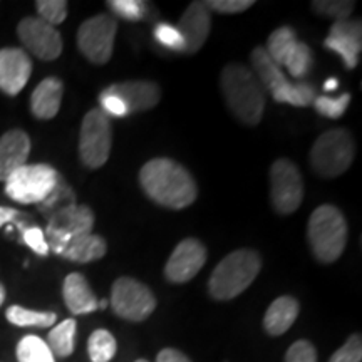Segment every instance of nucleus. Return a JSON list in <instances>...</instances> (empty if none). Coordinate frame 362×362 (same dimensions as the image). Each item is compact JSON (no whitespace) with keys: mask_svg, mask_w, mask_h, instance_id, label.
<instances>
[{"mask_svg":"<svg viewBox=\"0 0 362 362\" xmlns=\"http://www.w3.org/2000/svg\"><path fill=\"white\" fill-rule=\"evenodd\" d=\"M4 300H6V287L0 284V305L4 304Z\"/></svg>","mask_w":362,"mask_h":362,"instance_id":"c03bdc74","label":"nucleus"},{"mask_svg":"<svg viewBox=\"0 0 362 362\" xmlns=\"http://www.w3.org/2000/svg\"><path fill=\"white\" fill-rule=\"evenodd\" d=\"M30 155V138L25 131L11 129L0 138V181L27 165Z\"/></svg>","mask_w":362,"mask_h":362,"instance_id":"a211bd4d","label":"nucleus"},{"mask_svg":"<svg viewBox=\"0 0 362 362\" xmlns=\"http://www.w3.org/2000/svg\"><path fill=\"white\" fill-rule=\"evenodd\" d=\"M304 200V183L300 171L292 161L277 160L270 168V202L280 215L297 211Z\"/></svg>","mask_w":362,"mask_h":362,"instance_id":"1a4fd4ad","label":"nucleus"},{"mask_svg":"<svg viewBox=\"0 0 362 362\" xmlns=\"http://www.w3.org/2000/svg\"><path fill=\"white\" fill-rule=\"evenodd\" d=\"M35 7H37L39 19L52 27L62 24L67 17V2L64 0H39L35 2Z\"/></svg>","mask_w":362,"mask_h":362,"instance_id":"473e14b6","label":"nucleus"},{"mask_svg":"<svg viewBox=\"0 0 362 362\" xmlns=\"http://www.w3.org/2000/svg\"><path fill=\"white\" fill-rule=\"evenodd\" d=\"M94 226V214L86 205H67L51 215L47 225V245L61 255L67 243L79 235L90 233Z\"/></svg>","mask_w":362,"mask_h":362,"instance_id":"9d476101","label":"nucleus"},{"mask_svg":"<svg viewBox=\"0 0 362 362\" xmlns=\"http://www.w3.org/2000/svg\"><path fill=\"white\" fill-rule=\"evenodd\" d=\"M104 93L119 98L128 107L129 115L148 111L160 103L161 93L158 84L151 81H126V83L112 84L104 89Z\"/></svg>","mask_w":362,"mask_h":362,"instance_id":"f3484780","label":"nucleus"},{"mask_svg":"<svg viewBox=\"0 0 362 362\" xmlns=\"http://www.w3.org/2000/svg\"><path fill=\"white\" fill-rule=\"evenodd\" d=\"M339 88V81L336 78H330L324 83V89L327 90V93H332V90H336Z\"/></svg>","mask_w":362,"mask_h":362,"instance_id":"37998d69","label":"nucleus"},{"mask_svg":"<svg viewBox=\"0 0 362 362\" xmlns=\"http://www.w3.org/2000/svg\"><path fill=\"white\" fill-rule=\"evenodd\" d=\"M351 103V94L344 93L339 98H329V96H319L314 99V107L320 115L325 117H330V119H339V117L344 116L347 106Z\"/></svg>","mask_w":362,"mask_h":362,"instance_id":"7c9ffc66","label":"nucleus"},{"mask_svg":"<svg viewBox=\"0 0 362 362\" xmlns=\"http://www.w3.org/2000/svg\"><path fill=\"white\" fill-rule=\"evenodd\" d=\"M21 42L35 57L42 61H54L62 52V37L56 27L49 25L39 17H25L17 25Z\"/></svg>","mask_w":362,"mask_h":362,"instance_id":"f8f14e48","label":"nucleus"},{"mask_svg":"<svg viewBox=\"0 0 362 362\" xmlns=\"http://www.w3.org/2000/svg\"><path fill=\"white\" fill-rule=\"evenodd\" d=\"M111 123L101 110H90L84 116L79 134V156L90 170L101 168L111 153Z\"/></svg>","mask_w":362,"mask_h":362,"instance_id":"0eeeda50","label":"nucleus"},{"mask_svg":"<svg viewBox=\"0 0 362 362\" xmlns=\"http://www.w3.org/2000/svg\"><path fill=\"white\" fill-rule=\"evenodd\" d=\"M76 324L74 319H66L57 324L47 336V346L54 356L69 357L76 347Z\"/></svg>","mask_w":362,"mask_h":362,"instance_id":"b1692460","label":"nucleus"},{"mask_svg":"<svg viewBox=\"0 0 362 362\" xmlns=\"http://www.w3.org/2000/svg\"><path fill=\"white\" fill-rule=\"evenodd\" d=\"M62 296L72 315H86L98 310V298L90 291L88 280L81 274H69L62 285Z\"/></svg>","mask_w":362,"mask_h":362,"instance_id":"6ab92c4d","label":"nucleus"},{"mask_svg":"<svg viewBox=\"0 0 362 362\" xmlns=\"http://www.w3.org/2000/svg\"><path fill=\"white\" fill-rule=\"evenodd\" d=\"M117 344L110 330L98 329L88 341V354L93 362H110L116 356Z\"/></svg>","mask_w":362,"mask_h":362,"instance_id":"bb28decb","label":"nucleus"},{"mask_svg":"<svg viewBox=\"0 0 362 362\" xmlns=\"http://www.w3.org/2000/svg\"><path fill=\"white\" fill-rule=\"evenodd\" d=\"M356 144L347 129H330L319 136L310 149V166L322 178H336L354 161Z\"/></svg>","mask_w":362,"mask_h":362,"instance_id":"39448f33","label":"nucleus"},{"mask_svg":"<svg viewBox=\"0 0 362 362\" xmlns=\"http://www.w3.org/2000/svg\"><path fill=\"white\" fill-rule=\"evenodd\" d=\"M64 86L57 78H47L37 84L30 96V111L37 119H52L61 110Z\"/></svg>","mask_w":362,"mask_h":362,"instance_id":"aec40b11","label":"nucleus"},{"mask_svg":"<svg viewBox=\"0 0 362 362\" xmlns=\"http://www.w3.org/2000/svg\"><path fill=\"white\" fill-rule=\"evenodd\" d=\"M300 305L297 298L284 296L272 302L264 317V327L267 334L277 337L287 332L297 320Z\"/></svg>","mask_w":362,"mask_h":362,"instance_id":"412c9836","label":"nucleus"},{"mask_svg":"<svg viewBox=\"0 0 362 362\" xmlns=\"http://www.w3.org/2000/svg\"><path fill=\"white\" fill-rule=\"evenodd\" d=\"M307 237L315 259L322 264H334L347 243V223L341 210L334 205L315 208L309 218Z\"/></svg>","mask_w":362,"mask_h":362,"instance_id":"20e7f679","label":"nucleus"},{"mask_svg":"<svg viewBox=\"0 0 362 362\" xmlns=\"http://www.w3.org/2000/svg\"><path fill=\"white\" fill-rule=\"evenodd\" d=\"M17 361L19 362H56L47 342L37 336H25L17 344Z\"/></svg>","mask_w":362,"mask_h":362,"instance_id":"c85d7f7f","label":"nucleus"},{"mask_svg":"<svg viewBox=\"0 0 362 362\" xmlns=\"http://www.w3.org/2000/svg\"><path fill=\"white\" fill-rule=\"evenodd\" d=\"M99 101H101V107H103V112L106 116H115V117H124L128 116V107L124 106V103L121 101L119 98L112 96V94H107V93H101V96H99Z\"/></svg>","mask_w":362,"mask_h":362,"instance_id":"ea45409f","label":"nucleus"},{"mask_svg":"<svg viewBox=\"0 0 362 362\" xmlns=\"http://www.w3.org/2000/svg\"><path fill=\"white\" fill-rule=\"evenodd\" d=\"M297 42L298 40H297L296 30H293L292 27L284 25V27H279L277 30H274V33L270 34L265 51L272 57V61H274L275 64L282 67L285 64V61H287L288 54L292 52V49L296 47Z\"/></svg>","mask_w":362,"mask_h":362,"instance_id":"393cba45","label":"nucleus"},{"mask_svg":"<svg viewBox=\"0 0 362 362\" xmlns=\"http://www.w3.org/2000/svg\"><path fill=\"white\" fill-rule=\"evenodd\" d=\"M139 183L144 193L158 205L183 210L197 200L198 188L185 166L168 158H155L139 171Z\"/></svg>","mask_w":362,"mask_h":362,"instance_id":"f257e3e1","label":"nucleus"},{"mask_svg":"<svg viewBox=\"0 0 362 362\" xmlns=\"http://www.w3.org/2000/svg\"><path fill=\"white\" fill-rule=\"evenodd\" d=\"M106 240L99 235L86 233L72 238L61 255L74 264H89V262L103 259L106 255Z\"/></svg>","mask_w":362,"mask_h":362,"instance_id":"4be33fe9","label":"nucleus"},{"mask_svg":"<svg viewBox=\"0 0 362 362\" xmlns=\"http://www.w3.org/2000/svg\"><path fill=\"white\" fill-rule=\"evenodd\" d=\"M260 269L262 259L255 250L240 248L232 252L215 267L208 282L210 296L220 302L232 300L250 287Z\"/></svg>","mask_w":362,"mask_h":362,"instance_id":"7ed1b4c3","label":"nucleus"},{"mask_svg":"<svg viewBox=\"0 0 362 362\" xmlns=\"http://www.w3.org/2000/svg\"><path fill=\"white\" fill-rule=\"evenodd\" d=\"M252 66L257 72V79H259L262 88H264V90H269L270 94L277 93L279 89H282L284 86L291 83V81L285 78L282 67L272 61V57L267 54L265 47H262V45L253 49Z\"/></svg>","mask_w":362,"mask_h":362,"instance_id":"5701e85b","label":"nucleus"},{"mask_svg":"<svg viewBox=\"0 0 362 362\" xmlns=\"http://www.w3.org/2000/svg\"><path fill=\"white\" fill-rule=\"evenodd\" d=\"M324 47L339 54L347 69H356L362 49L361 21L334 22L329 35L324 40Z\"/></svg>","mask_w":362,"mask_h":362,"instance_id":"4468645a","label":"nucleus"},{"mask_svg":"<svg viewBox=\"0 0 362 362\" xmlns=\"http://www.w3.org/2000/svg\"><path fill=\"white\" fill-rule=\"evenodd\" d=\"M312 8L314 12L322 17H330V19L337 21H347L354 11V2H346V0H317L312 2Z\"/></svg>","mask_w":362,"mask_h":362,"instance_id":"2f4dec72","label":"nucleus"},{"mask_svg":"<svg viewBox=\"0 0 362 362\" xmlns=\"http://www.w3.org/2000/svg\"><path fill=\"white\" fill-rule=\"evenodd\" d=\"M156 362H192L183 352L176 349H163L156 357Z\"/></svg>","mask_w":362,"mask_h":362,"instance_id":"a19ab883","label":"nucleus"},{"mask_svg":"<svg viewBox=\"0 0 362 362\" xmlns=\"http://www.w3.org/2000/svg\"><path fill=\"white\" fill-rule=\"evenodd\" d=\"M206 262V248L197 238H185L180 242L166 262L165 277L171 284L189 282L203 269Z\"/></svg>","mask_w":362,"mask_h":362,"instance_id":"ddd939ff","label":"nucleus"},{"mask_svg":"<svg viewBox=\"0 0 362 362\" xmlns=\"http://www.w3.org/2000/svg\"><path fill=\"white\" fill-rule=\"evenodd\" d=\"M155 39L163 45V47L170 49V51L183 52V37H181L178 29H176L175 25L168 24V22H160V24L155 27Z\"/></svg>","mask_w":362,"mask_h":362,"instance_id":"c9c22d12","label":"nucleus"},{"mask_svg":"<svg viewBox=\"0 0 362 362\" xmlns=\"http://www.w3.org/2000/svg\"><path fill=\"white\" fill-rule=\"evenodd\" d=\"M314 64V56H312V49L305 42H297L292 52L288 54L287 61H285L284 67H287L288 74L293 79H302L309 74Z\"/></svg>","mask_w":362,"mask_h":362,"instance_id":"c756f323","label":"nucleus"},{"mask_svg":"<svg viewBox=\"0 0 362 362\" xmlns=\"http://www.w3.org/2000/svg\"><path fill=\"white\" fill-rule=\"evenodd\" d=\"M329 362H362V339L361 334H352L342 347L334 352Z\"/></svg>","mask_w":362,"mask_h":362,"instance_id":"f704fd0d","label":"nucleus"},{"mask_svg":"<svg viewBox=\"0 0 362 362\" xmlns=\"http://www.w3.org/2000/svg\"><path fill=\"white\" fill-rule=\"evenodd\" d=\"M136 362H148V361L146 359H138Z\"/></svg>","mask_w":362,"mask_h":362,"instance_id":"a18cd8bd","label":"nucleus"},{"mask_svg":"<svg viewBox=\"0 0 362 362\" xmlns=\"http://www.w3.org/2000/svg\"><path fill=\"white\" fill-rule=\"evenodd\" d=\"M22 238H24L25 245L30 248L34 253L40 257H45L49 253L47 240H45V233L39 226H29V228L22 230Z\"/></svg>","mask_w":362,"mask_h":362,"instance_id":"4c0bfd02","label":"nucleus"},{"mask_svg":"<svg viewBox=\"0 0 362 362\" xmlns=\"http://www.w3.org/2000/svg\"><path fill=\"white\" fill-rule=\"evenodd\" d=\"M272 98L277 103L291 104L296 107L310 106L315 99V90L309 83H288L279 89L277 93L272 94Z\"/></svg>","mask_w":362,"mask_h":362,"instance_id":"cd10ccee","label":"nucleus"},{"mask_svg":"<svg viewBox=\"0 0 362 362\" xmlns=\"http://www.w3.org/2000/svg\"><path fill=\"white\" fill-rule=\"evenodd\" d=\"M111 307L121 319L141 322L155 312L156 298L146 285L136 279L119 277L112 284Z\"/></svg>","mask_w":362,"mask_h":362,"instance_id":"6e6552de","label":"nucleus"},{"mask_svg":"<svg viewBox=\"0 0 362 362\" xmlns=\"http://www.w3.org/2000/svg\"><path fill=\"white\" fill-rule=\"evenodd\" d=\"M33 74V61L24 49H0V90L8 96H17Z\"/></svg>","mask_w":362,"mask_h":362,"instance_id":"2eb2a0df","label":"nucleus"},{"mask_svg":"<svg viewBox=\"0 0 362 362\" xmlns=\"http://www.w3.org/2000/svg\"><path fill=\"white\" fill-rule=\"evenodd\" d=\"M61 176L49 165H24L6 180V193L11 200L33 205L42 203L56 189Z\"/></svg>","mask_w":362,"mask_h":362,"instance_id":"423d86ee","label":"nucleus"},{"mask_svg":"<svg viewBox=\"0 0 362 362\" xmlns=\"http://www.w3.org/2000/svg\"><path fill=\"white\" fill-rule=\"evenodd\" d=\"M211 17L205 2H192L180 17L178 33L183 37V52L197 54L206 42L208 34H210Z\"/></svg>","mask_w":362,"mask_h":362,"instance_id":"dca6fc26","label":"nucleus"},{"mask_svg":"<svg viewBox=\"0 0 362 362\" xmlns=\"http://www.w3.org/2000/svg\"><path fill=\"white\" fill-rule=\"evenodd\" d=\"M208 11L220 13H240L253 6L252 0H208L205 2Z\"/></svg>","mask_w":362,"mask_h":362,"instance_id":"58836bf2","label":"nucleus"},{"mask_svg":"<svg viewBox=\"0 0 362 362\" xmlns=\"http://www.w3.org/2000/svg\"><path fill=\"white\" fill-rule=\"evenodd\" d=\"M19 216L21 214L17 210H13V208L0 206V226L12 223V221H16Z\"/></svg>","mask_w":362,"mask_h":362,"instance_id":"79ce46f5","label":"nucleus"},{"mask_svg":"<svg viewBox=\"0 0 362 362\" xmlns=\"http://www.w3.org/2000/svg\"><path fill=\"white\" fill-rule=\"evenodd\" d=\"M107 6L121 19L129 22H138L144 16V4L139 0H110Z\"/></svg>","mask_w":362,"mask_h":362,"instance_id":"72a5a7b5","label":"nucleus"},{"mask_svg":"<svg viewBox=\"0 0 362 362\" xmlns=\"http://www.w3.org/2000/svg\"><path fill=\"white\" fill-rule=\"evenodd\" d=\"M285 362H317V351L314 344L305 341H296L288 347L285 354Z\"/></svg>","mask_w":362,"mask_h":362,"instance_id":"e433bc0d","label":"nucleus"},{"mask_svg":"<svg viewBox=\"0 0 362 362\" xmlns=\"http://www.w3.org/2000/svg\"><path fill=\"white\" fill-rule=\"evenodd\" d=\"M220 88L235 117L247 126L260 123L265 110V90L248 67L225 66L220 76Z\"/></svg>","mask_w":362,"mask_h":362,"instance_id":"f03ea898","label":"nucleus"},{"mask_svg":"<svg viewBox=\"0 0 362 362\" xmlns=\"http://www.w3.org/2000/svg\"><path fill=\"white\" fill-rule=\"evenodd\" d=\"M116 30V19L106 16V13L84 21L78 30L79 51L94 64H106L112 56Z\"/></svg>","mask_w":362,"mask_h":362,"instance_id":"9b49d317","label":"nucleus"},{"mask_svg":"<svg viewBox=\"0 0 362 362\" xmlns=\"http://www.w3.org/2000/svg\"><path fill=\"white\" fill-rule=\"evenodd\" d=\"M7 320L17 327H52L56 324L57 315L54 312H37L24 309L21 305L8 307L6 312Z\"/></svg>","mask_w":362,"mask_h":362,"instance_id":"a878e982","label":"nucleus"}]
</instances>
